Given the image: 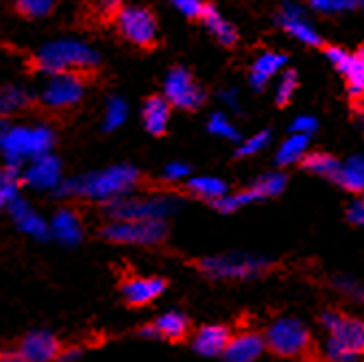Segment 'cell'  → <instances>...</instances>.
Wrapping results in <instances>:
<instances>
[{"label": "cell", "instance_id": "7402d4cb", "mask_svg": "<svg viewBox=\"0 0 364 362\" xmlns=\"http://www.w3.org/2000/svg\"><path fill=\"white\" fill-rule=\"evenodd\" d=\"M9 210H11V216H14V220L18 223V227L22 229V232H26V234H31V236H36V238H48V234H50V225H46L36 212H33V210L28 208V203H24L22 199H16V201L9 206Z\"/></svg>", "mask_w": 364, "mask_h": 362}, {"label": "cell", "instance_id": "d6a6232c", "mask_svg": "<svg viewBox=\"0 0 364 362\" xmlns=\"http://www.w3.org/2000/svg\"><path fill=\"white\" fill-rule=\"evenodd\" d=\"M208 129L212 131L214 136H220L225 140H231V142H240V134H238V129L229 122V118L225 114H214L210 118V124Z\"/></svg>", "mask_w": 364, "mask_h": 362}, {"label": "cell", "instance_id": "d6986e66", "mask_svg": "<svg viewBox=\"0 0 364 362\" xmlns=\"http://www.w3.org/2000/svg\"><path fill=\"white\" fill-rule=\"evenodd\" d=\"M231 341V334L225 325H203L201 330L194 334L192 347L196 353H201L205 358L223 356L227 345Z\"/></svg>", "mask_w": 364, "mask_h": 362}, {"label": "cell", "instance_id": "3957f363", "mask_svg": "<svg viewBox=\"0 0 364 362\" xmlns=\"http://www.w3.org/2000/svg\"><path fill=\"white\" fill-rule=\"evenodd\" d=\"M40 70L59 75H83L98 65V55L81 42H53L38 53Z\"/></svg>", "mask_w": 364, "mask_h": 362}, {"label": "cell", "instance_id": "9c48e42d", "mask_svg": "<svg viewBox=\"0 0 364 362\" xmlns=\"http://www.w3.org/2000/svg\"><path fill=\"white\" fill-rule=\"evenodd\" d=\"M267 345L282 358L301 356L310 345V332L299 319H277L267 332Z\"/></svg>", "mask_w": 364, "mask_h": 362}, {"label": "cell", "instance_id": "ac0fdd59", "mask_svg": "<svg viewBox=\"0 0 364 362\" xmlns=\"http://www.w3.org/2000/svg\"><path fill=\"white\" fill-rule=\"evenodd\" d=\"M22 181H26L33 188H55L61 183V164L53 155H44L36 161H31V166L24 171Z\"/></svg>", "mask_w": 364, "mask_h": 362}, {"label": "cell", "instance_id": "44dd1931", "mask_svg": "<svg viewBox=\"0 0 364 362\" xmlns=\"http://www.w3.org/2000/svg\"><path fill=\"white\" fill-rule=\"evenodd\" d=\"M171 120V103L166 96H149L142 107V122L151 136H164Z\"/></svg>", "mask_w": 364, "mask_h": 362}, {"label": "cell", "instance_id": "6da1fadb", "mask_svg": "<svg viewBox=\"0 0 364 362\" xmlns=\"http://www.w3.org/2000/svg\"><path fill=\"white\" fill-rule=\"evenodd\" d=\"M140 181V173L134 166L118 164L101 173H92L79 179H65L59 183L57 194L61 196H85V199L112 203L124 199L129 190H134Z\"/></svg>", "mask_w": 364, "mask_h": 362}, {"label": "cell", "instance_id": "277c9868", "mask_svg": "<svg viewBox=\"0 0 364 362\" xmlns=\"http://www.w3.org/2000/svg\"><path fill=\"white\" fill-rule=\"evenodd\" d=\"M55 136L48 127H9L7 134L0 138V151L5 153L7 164L20 169L22 159L36 161L48 155Z\"/></svg>", "mask_w": 364, "mask_h": 362}, {"label": "cell", "instance_id": "d590c367", "mask_svg": "<svg viewBox=\"0 0 364 362\" xmlns=\"http://www.w3.org/2000/svg\"><path fill=\"white\" fill-rule=\"evenodd\" d=\"M127 118V105L122 98H112L107 103V114H105V131L118 129Z\"/></svg>", "mask_w": 364, "mask_h": 362}, {"label": "cell", "instance_id": "9a60e30c", "mask_svg": "<svg viewBox=\"0 0 364 362\" xmlns=\"http://www.w3.org/2000/svg\"><path fill=\"white\" fill-rule=\"evenodd\" d=\"M277 22L282 24V28L288 33V36L296 38L299 42L308 44V46H321V36L316 33V28L310 24V20L306 18L304 9L296 5H284L277 14Z\"/></svg>", "mask_w": 364, "mask_h": 362}, {"label": "cell", "instance_id": "d4e9b609", "mask_svg": "<svg viewBox=\"0 0 364 362\" xmlns=\"http://www.w3.org/2000/svg\"><path fill=\"white\" fill-rule=\"evenodd\" d=\"M336 183L349 192H362L364 194V157L362 155H353L341 164L338 175H336Z\"/></svg>", "mask_w": 364, "mask_h": 362}, {"label": "cell", "instance_id": "b9f144b4", "mask_svg": "<svg viewBox=\"0 0 364 362\" xmlns=\"http://www.w3.org/2000/svg\"><path fill=\"white\" fill-rule=\"evenodd\" d=\"M347 218H349V223H353L358 227H364V199H358V201L349 203Z\"/></svg>", "mask_w": 364, "mask_h": 362}, {"label": "cell", "instance_id": "e0dca14e", "mask_svg": "<svg viewBox=\"0 0 364 362\" xmlns=\"http://www.w3.org/2000/svg\"><path fill=\"white\" fill-rule=\"evenodd\" d=\"M166 290V282L161 277H131L122 284V294L129 306H146L155 302Z\"/></svg>", "mask_w": 364, "mask_h": 362}, {"label": "cell", "instance_id": "bcb514c9", "mask_svg": "<svg viewBox=\"0 0 364 362\" xmlns=\"http://www.w3.org/2000/svg\"><path fill=\"white\" fill-rule=\"evenodd\" d=\"M362 199H364V194H362Z\"/></svg>", "mask_w": 364, "mask_h": 362}, {"label": "cell", "instance_id": "e575fe53", "mask_svg": "<svg viewBox=\"0 0 364 362\" xmlns=\"http://www.w3.org/2000/svg\"><path fill=\"white\" fill-rule=\"evenodd\" d=\"M360 7H364V3H360V0H318V3H312V9L321 14H343L355 11Z\"/></svg>", "mask_w": 364, "mask_h": 362}, {"label": "cell", "instance_id": "ba28073f", "mask_svg": "<svg viewBox=\"0 0 364 362\" xmlns=\"http://www.w3.org/2000/svg\"><path fill=\"white\" fill-rule=\"evenodd\" d=\"M116 26L120 36L140 48H153L157 44V20L146 7H120L116 14Z\"/></svg>", "mask_w": 364, "mask_h": 362}, {"label": "cell", "instance_id": "52a82bcc", "mask_svg": "<svg viewBox=\"0 0 364 362\" xmlns=\"http://www.w3.org/2000/svg\"><path fill=\"white\" fill-rule=\"evenodd\" d=\"M101 236L120 245H157L166 238L164 220H112L103 227Z\"/></svg>", "mask_w": 364, "mask_h": 362}, {"label": "cell", "instance_id": "7bdbcfd3", "mask_svg": "<svg viewBox=\"0 0 364 362\" xmlns=\"http://www.w3.org/2000/svg\"><path fill=\"white\" fill-rule=\"evenodd\" d=\"M79 356H81V349H79V347H70V349H63V351H61L59 360H61V362H70V360H75V358H79Z\"/></svg>", "mask_w": 364, "mask_h": 362}, {"label": "cell", "instance_id": "cb8c5ba5", "mask_svg": "<svg viewBox=\"0 0 364 362\" xmlns=\"http://www.w3.org/2000/svg\"><path fill=\"white\" fill-rule=\"evenodd\" d=\"M286 65V57L279 53H264L262 57H257V61L253 63V68L249 73V81L255 90H262L269 83V79H273L282 68Z\"/></svg>", "mask_w": 364, "mask_h": 362}, {"label": "cell", "instance_id": "603a6c76", "mask_svg": "<svg viewBox=\"0 0 364 362\" xmlns=\"http://www.w3.org/2000/svg\"><path fill=\"white\" fill-rule=\"evenodd\" d=\"M50 234L59 238L63 245H77L83 236L81 218L73 210H61L50 223Z\"/></svg>", "mask_w": 364, "mask_h": 362}, {"label": "cell", "instance_id": "ab89813d", "mask_svg": "<svg viewBox=\"0 0 364 362\" xmlns=\"http://www.w3.org/2000/svg\"><path fill=\"white\" fill-rule=\"evenodd\" d=\"M316 127H318V122L314 116H299V118H294L290 131H292V136H308L310 138L316 131Z\"/></svg>", "mask_w": 364, "mask_h": 362}, {"label": "cell", "instance_id": "83f0119b", "mask_svg": "<svg viewBox=\"0 0 364 362\" xmlns=\"http://www.w3.org/2000/svg\"><path fill=\"white\" fill-rule=\"evenodd\" d=\"M301 166L312 173V175H318L323 179H332L336 181V175H338V169H341V161L329 155V153H308L301 161Z\"/></svg>", "mask_w": 364, "mask_h": 362}, {"label": "cell", "instance_id": "8d00e7d4", "mask_svg": "<svg viewBox=\"0 0 364 362\" xmlns=\"http://www.w3.org/2000/svg\"><path fill=\"white\" fill-rule=\"evenodd\" d=\"M271 140V131H259L253 138L245 140L240 147H238V157H249V155H255L257 151H262L267 147V142Z\"/></svg>", "mask_w": 364, "mask_h": 362}, {"label": "cell", "instance_id": "2e32d148", "mask_svg": "<svg viewBox=\"0 0 364 362\" xmlns=\"http://www.w3.org/2000/svg\"><path fill=\"white\" fill-rule=\"evenodd\" d=\"M188 330H190V323L181 312H166L151 325H144L140 334L149 339H164V341L177 343L188 336Z\"/></svg>", "mask_w": 364, "mask_h": 362}, {"label": "cell", "instance_id": "4fadbf2b", "mask_svg": "<svg viewBox=\"0 0 364 362\" xmlns=\"http://www.w3.org/2000/svg\"><path fill=\"white\" fill-rule=\"evenodd\" d=\"M325 55L332 61L334 68L345 77L349 94L353 98H362L364 96V59L358 53H349L338 46L325 48Z\"/></svg>", "mask_w": 364, "mask_h": 362}, {"label": "cell", "instance_id": "7c38bea8", "mask_svg": "<svg viewBox=\"0 0 364 362\" xmlns=\"http://www.w3.org/2000/svg\"><path fill=\"white\" fill-rule=\"evenodd\" d=\"M85 92V83L79 75H59L53 77L48 87L42 94V101L46 107L53 110H63L77 105Z\"/></svg>", "mask_w": 364, "mask_h": 362}, {"label": "cell", "instance_id": "484cf974", "mask_svg": "<svg viewBox=\"0 0 364 362\" xmlns=\"http://www.w3.org/2000/svg\"><path fill=\"white\" fill-rule=\"evenodd\" d=\"M186 190L192 196H198V199L210 201V203H216L218 199H223V196L229 194L227 183L220 179H214V177H192L186 183Z\"/></svg>", "mask_w": 364, "mask_h": 362}, {"label": "cell", "instance_id": "74e56055", "mask_svg": "<svg viewBox=\"0 0 364 362\" xmlns=\"http://www.w3.org/2000/svg\"><path fill=\"white\" fill-rule=\"evenodd\" d=\"M205 7L203 3H198V0H177L175 3V9L181 11L186 18L190 20H203V14H205Z\"/></svg>", "mask_w": 364, "mask_h": 362}, {"label": "cell", "instance_id": "ffe728a7", "mask_svg": "<svg viewBox=\"0 0 364 362\" xmlns=\"http://www.w3.org/2000/svg\"><path fill=\"white\" fill-rule=\"evenodd\" d=\"M267 349V341L255 332H245L238 336H231L223 358L227 362H253L259 358V353Z\"/></svg>", "mask_w": 364, "mask_h": 362}, {"label": "cell", "instance_id": "f6af8a7d", "mask_svg": "<svg viewBox=\"0 0 364 362\" xmlns=\"http://www.w3.org/2000/svg\"><path fill=\"white\" fill-rule=\"evenodd\" d=\"M358 55H360V57H362V59H364V46H362V48H360V50H358Z\"/></svg>", "mask_w": 364, "mask_h": 362}, {"label": "cell", "instance_id": "f1b7e54d", "mask_svg": "<svg viewBox=\"0 0 364 362\" xmlns=\"http://www.w3.org/2000/svg\"><path fill=\"white\" fill-rule=\"evenodd\" d=\"M308 136H290L277 151V166H290V164L304 161V157L308 155Z\"/></svg>", "mask_w": 364, "mask_h": 362}, {"label": "cell", "instance_id": "7dc6e473", "mask_svg": "<svg viewBox=\"0 0 364 362\" xmlns=\"http://www.w3.org/2000/svg\"><path fill=\"white\" fill-rule=\"evenodd\" d=\"M0 356H3V353H0Z\"/></svg>", "mask_w": 364, "mask_h": 362}, {"label": "cell", "instance_id": "1f68e13d", "mask_svg": "<svg viewBox=\"0 0 364 362\" xmlns=\"http://www.w3.org/2000/svg\"><path fill=\"white\" fill-rule=\"evenodd\" d=\"M14 9L24 18H44L55 9V3L50 0H20Z\"/></svg>", "mask_w": 364, "mask_h": 362}, {"label": "cell", "instance_id": "8992f818", "mask_svg": "<svg viewBox=\"0 0 364 362\" xmlns=\"http://www.w3.org/2000/svg\"><path fill=\"white\" fill-rule=\"evenodd\" d=\"M179 201L173 196H151V199H118L105 203L112 220H164L177 210Z\"/></svg>", "mask_w": 364, "mask_h": 362}, {"label": "cell", "instance_id": "5bb4252c", "mask_svg": "<svg viewBox=\"0 0 364 362\" xmlns=\"http://www.w3.org/2000/svg\"><path fill=\"white\" fill-rule=\"evenodd\" d=\"M24 362H53L61 356L63 347L57 341V336H53L50 332L38 330L31 332L20 341V347L16 349Z\"/></svg>", "mask_w": 364, "mask_h": 362}, {"label": "cell", "instance_id": "ee69618b", "mask_svg": "<svg viewBox=\"0 0 364 362\" xmlns=\"http://www.w3.org/2000/svg\"><path fill=\"white\" fill-rule=\"evenodd\" d=\"M0 362H24V360L18 351H9L5 356H0Z\"/></svg>", "mask_w": 364, "mask_h": 362}, {"label": "cell", "instance_id": "4dcf8cb0", "mask_svg": "<svg viewBox=\"0 0 364 362\" xmlns=\"http://www.w3.org/2000/svg\"><path fill=\"white\" fill-rule=\"evenodd\" d=\"M28 105V96L18 87H7L0 92V118H7Z\"/></svg>", "mask_w": 364, "mask_h": 362}, {"label": "cell", "instance_id": "f35d334b", "mask_svg": "<svg viewBox=\"0 0 364 362\" xmlns=\"http://www.w3.org/2000/svg\"><path fill=\"white\" fill-rule=\"evenodd\" d=\"M334 286H336L338 290L347 292L349 297H353V299H358V302L364 304V284H360V282H355V280L336 277V280H334Z\"/></svg>", "mask_w": 364, "mask_h": 362}, {"label": "cell", "instance_id": "30bf717a", "mask_svg": "<svg viewBox=\"0 0 364 362\" xmlns=\"http://www.w3.org/2000/svg\"><path fill=\"white\" fill-rule=\"evenodd\" d=\"M288 179L282 173H269V175H262L257 181H253L249 188H245L238 194H227L223 199H218L216 203H212L218 212L229 214V212H236L247 203H255L262 199H271V196H277L284 192Z\"/></svg>", "mask_w": 364, "mask_h": 362}, {"label": "cell", "instance_id": "8fae6325", "mask_svg": "<svg viewBox=\"0 0 364 362\" xmlns=\"http://www.w3.org/2000/svg\"><path fill=\"white\" fill-rule=\"evenodd\" d=\"M164 94L168 103L179 110H198L205 103V90L198 85L186 68H173L164 83Z\"/></svg>", "mask_w": 364, "mask_h": 362}, {"label": "cell", "instance_id": "836d02e7", "mask_svg": "<svg viewBox=\"0 0 364 362\" xmlns=\"http://www.w3.org/2000/svg\"><path fill=\"white\" fill-rule=\"evenodd\" d=\"M296 85H299V79H296V73L294 70H286L279 79V85H277V92H275V101L279 107L288 105L292 101V96L296 92Z\"/></svg>", "mask_w": 364, "mask_h": 362}, {"label": "cell", "instance_id": "60d3db41", "mask_svg": "<svg viewBox=\"0 0 364 362\" xmlns=\"http://www.w3.org/2000/svg\"><path fill=\"white\" fill-rule=\"evenodd\" d=\"M188 175H190V166H186L181 161H173L164 169V179H168V181H181Z\"/></svg>", "mask_w": 364, "mask_h": 362}, {"label": "cell", "instance_id": "5b68a950", "mask_svg": "<svg viewBox=\"0 0 364 362\" xmlns=\"http://www.w3.org/2000/svg\"><path fill=\"white\" fill-rule=\"evenodd\" d=\"M198 269L212 280H251L267 273L271 269V260L247 253H225L201 260Z\"/></svg>", "mask_w": 364, "mask_h": 362}, {"label": "cell", "instance_id": "7a4b0ae2", "mask_svg": "<svg viewBox=\"0 0 364 362\" xmlns=\"http://www.w3.org/2000/svg\"><path fill=\"white\" fill-rule=\"evenodd\" d=\"M325 327V360L327 362H358L364 353V321L343 312L327 310L321 314Z\"/></svg>", "mask_w": 364, "mask_h": 362}, {"label": "cell", "instance_id": "4316f807", "mask_svg": "<svg viewBox=\"0 0 364 362\" xmlns=\"http://www.w3.org/2000/svg\"><path fill=\"white\" fill-rule=\"evenodd\" d=\"M203 24L208 26V31L212 33V36H214L223 46H234V44L238 42V33H236V28L231 26V24L216 11V7H212V5L205 7Z\"/></svg>", "mask_w": 364, "mask_h": 362}, {"label": "cell", "instance_id": "f546056e", "mask_svg": "<svg viewBox=\"0 0 364 362\" xmlns=\"http://www.w3.org/2000/svg\"><path fill=\"white\" fill-rule=\"evenodd\" d=\"M20 169L7 164L5 169H0V210L7 208L18 199V183H20Z\"/></svg>", "mask_w": 364, "mask_h": 362}]
</instances>
